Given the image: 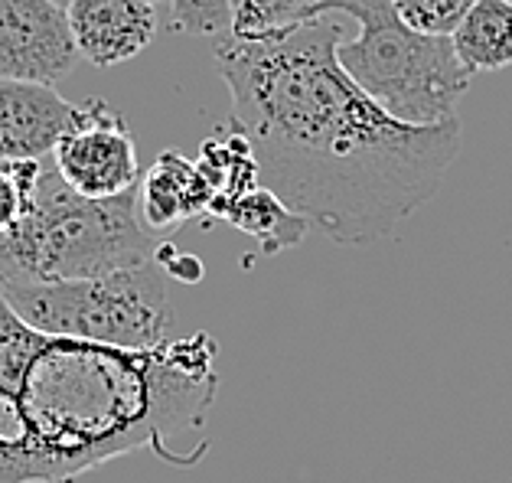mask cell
Segmentation results:
<instances>
[{
	"instance_id": "obj_1",
	"label": "cell",
	"mask_w": 512,
	"mask_h": 483,
	"mask_svg": "<svg viewBox=\"0 0 512 483\" xmlns=\"http://www.w3.org/2000/svg\"><path fill=\"white\" fill-rule=\"evenodd\" d=\"M353 30L320 14L261 40L226 33L216 69L261 187L336 245L369 249L434 200L460 154V118L421 128L372 102L336 63Z\"/></svg>"
},
{
	"instance_id": "obj_2",
	"label": "cell",
	"mask_w": 512,
	"mask_h": 483,
	"mask_svg": "<svg viewBox=\"0 0 512 483\" xmlns=\"http://www.w3.org/2000/svg\"><path fill=\"white\" fill-rule=\"evenodd\" d=\"M216 389L209 333L121 350L33 330L0 297V483H76L141 448L180 464L170 438Z\"/></svg>"
},
{
	"instance_id": "obj_3",
	"label": "cell",
	"mask_w": 512,
	"mask_h": 483,
	"mask_svg": "<svg viewBox=\"0 0 512 483\" xmlns=\"http://www.w3.org/2000/svg\"><path fill=\"white\" fill-rule=\"evenodd\" d=\"M160 239L137 219V187L89 200L43 167L14 229L0 235V281H76L154 262Z\"/></svg>"
},
{
	"instance_id": "obj_4",
	"label": "cell",
	"mask_w": 512,
	"mask_h": 483,
	"mask_svg": "<svg viewBox=\"0 0 512 483\" xmlns=\"http://www.w3.org/2000/svg\"><path fill=\"white\" fill-rule=\"evenodd\" d=\"M320 14L353 20L356 33L336 46V63L392 118L421 128L457 118L473 76L460 66L451 36L405 27L392 0H323Z\"/></svg>"
},
{
	"instance_id": "obj_5",
	"label": "cell",
	"mask_w": 512,
	"mask_h": 483,
	"mask_svg": "<svg viewBox=\"0 0 512 483\" xmlns=\"http://www.w3.org/2000/svg\"><path fill=\"white\" fill-rule=\"evenodd\" d=\"M0 297L49 337L151 350L173 333L167 271L157 262L76 281H0Z\"/></svg>"
},
{
	"instance_id": "obj_6",
	"label": "cell",
	"mask_w": 512,
	"mask_h": 483,
	"mask_svg": "<svg viewBox=\"0 0 512 483\" xmlns=\"http://www.w3.org/2000/svg\"><path fill=\"white\" fill-rule=\"evenodd\" d=\"M53 170L69 190L89 200L121 196L144 177L128 121L105 98L76 105V118L53 147Z\"/></svg>"
},
{
	"instance_id": "obj_7",
	"label": "cell",
	"mask_w": 512,
	"mask_h": 483,
	"mask_svg": "<svg viewBox=\"0 0 512 483\" xmlns=\"http://www.w3.org/2000/svg\"><path fill=\"white\" fill-rule=\"evenodd\" d=\"M76 59L66 10L53 0H0V79L56 85Z\"/></svg>"
},
{
	"instance_id": "obj_8",
	"label": "cell",
	"mask_w": 512,
	"mask_h": 483,
	"mask_svg": "<svg viewBox=\"0 0 512 483\" xmlns=\"http://www.w3.org/2000/svg\"><path fill=\"white\" fill-rule=\"evenodd\" d=\"M66 17L79 56L98 69L128 63L157 33V7L147 0H72Z\"/></svg>"
},
{
	"instance_id": "obj_9",
	"label": "cell",
	"mask_w": 512,
	"mask_h": 483,
	"mask_svg": "<svg viewBox=\"0 0 512 483\" xmlns=\"http://www.w3.org/2000/svg\"><path fill=\"white\" fill-rule=\"evenodd\" d=\"M76 118L53 85L0 79V164L4 160H43Z\"/></svg>"
},
{
	"instance_id": "obj_10",
	"label": "cell",
	"mask_w": 512,
	"mask_h": 483,
	"mask_svg": "<svg viewBox=\"0 0 512 483\" xmlns=\"http://www.w3.org/2000/svg\"><path fill=\"white\" fill-rule=\"evenodd\" d=\"M209 203V183L199 173L196 160L183 157L180 151L160 154L137 183V219L157 239L183 226L186 219L209 213Z\"/></svg>"
},
{
	"instance_id": "obj_11",
	"label": "cell",
	"mask_w": 512,
	"mask_h": 483,
	"mask_svg": "<svg viewBox=\"0 0 512 483\" xmlns=\"http://www.w3.org/2000/svg\"><path fill=\"white\" fill-rule=\"evenodd\" d=\"M454 53L470 76L512 66V4L477 0L451 33Z\"/></svg>"
},
{
	"instance_id": "obj_12",
	"label": "cell",
	"mask_w": 512,
	"mask_h": 483,
	"mask_svg": "<svg viewBox=\"0 0 512 483\" xmlns=\"http://www.w3.org/2000/svg\"><path fill=\"white\" fill-rule=\"evenodd\" d=\"M219 219H226L229 226L252 235L265 255H278L284 249L301 245L304 232L310 226L304 216H297L281 196H274L268 187H261V183L255 190L235 196V200L219 213Z\"/></svg>"
},
{
	"instance_id": "obj_13",
	"label": "cell",
	"mask_w": 512,
	"mask_h": 483,
	"mask_svg": "<svg viewBox=\"0 0 512 483\" xmlns=\"http://www.w3.org/2000/svg\"><path fill=\"white\" fill-rule=\"evenodd\" d=\"M196 167H199V173H203V180L209 183V190H212L209 216H216V219H219L222 209L235 200V196L255 190L261 183L252 144H248L242 128L232 125V121H229L226 134H216V138H209L203 144Z\"/></svg>"
},
{
	"instance_id": "obj_14",
	"label": "cell",
	"mask_w": 512,
	"mask_h": 483,
	"mask_svg": "<svg viewBox=\"0 0 512 483\" xmlns=\"http://www.w3.org/2000/svg\"><path fill=\"white\" fill-rule=\"evenodd\" d=\"M323 0H229L232 20L229 36L235 40H261L297 23L320 17Z\"/></svg>"
},
{
	"instance_id": "obj_15",
	"label": "cell",
	"mask_w": 512,
	"mask_h": 483,
	"mask_svg": "<svg viewBox=\"0 0 512 483\" xmlns=\"http://www.w3.org/2000/svg\"><path fill=\"white\" fill-rule=\"evenodd\" d=\"M43 160H4L0 164V235L14 229L43 177Z\"/></svg>"
},
{
	"instance_id": "obj_16",
	"label": "cell",
	"mask_w": 512,
	"mask_h": 483,
	"mask_svg": "<svg viewBox=\"0 0 512 483\" xmlns=\"http://www.w3.org/2000/svg\"><path fill=\"white\" fill-rule=\"evenodd\" d=\"M477 0H392L395 17L415 33L451 36Z\"/></svg>"
},
{
	"instance_id": "obj_17",
	"label": "cell",
	"mask_w": 512,
	"mask_h": 483,
	"mask_svg": "<svg viewBox=\"0 0 512 483\" xmlns=\"http://www.w3.org/2000/svg\"><path fill=\"white\" fill-rule=\"evenodd\" d=\"M173 30L190 36H222L229 33V0H170Z\"/></svg>"
},
{
	"instance_id": "obj_18",
	"label": "cell",
	"mask_w": 512,
	"mask_h": 483,
	"mask_svg": "<svg viewBox=\"0 0 512 483\" xmlns=\"http://www.w3.org/2000/svg\"><path fill=\"white\" fill-rule=\"evenodd\" d=\"M53 4H56V7H62V10H66V7L72 4V0H53Z\"/></svg>"
},
{
	"instance_id": "obj_19",
	"label": "cell",
	"mask_w": 512,
	"mask_h": 483,
	"mask_svg": "<svg viewBox=\"0 0 512 483\" xmlns=\"http://www.w3.org/2000/svg\"><path fill=\"white\" fill-rule=\"evenodd\" d=\"M147 4H154V7H157V4H160V0H147Z\"/></svg>"
},
{
	"instance_id": "obj_20",
	"label": "cell",
	"mask_w": 512,
	"mask_h": 483,
	"mask_svg": "<svg viewBox=\"0 0 512 483\" xmlns=\"http://www.w3.org/2000/svg\"><path fill=\"white\" fill-rule=\"evenodd\" d=\"M509 4H512V0H509Z\"/></svg>"
}]
</instances>
